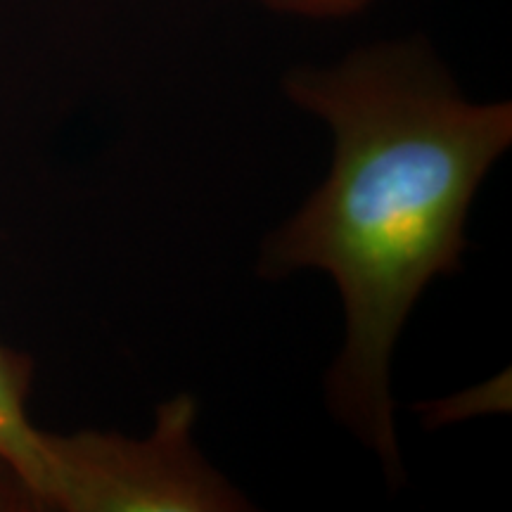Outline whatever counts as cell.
<instances>
[{
    "mask_svg": "<svg viewBox=\"0 0 512 512\" xmlns=\"http://www.w3.org/2000/svg\"><path fill=\"white\" fill-rule=\"evenodd\" d=\"M285 93L330 126L332 166L264 242L261 278L318 268L335 280L347 339L328 377L335 418L401 475L389 366L408 313L437 275L460 271L475 192L512 143L510 102L463 98L422 43L354 50L292 69Z\"/></svg>",
    "mask_w": 512,
    "mask_h": 512,
    "instance_id": "obj_1",
    "label": "cell"
},
{
    "mask_svg": "<svg viewBox=\"0 0 512 512\" xmlns=\"http://www.w3.org/2000/svg\"><path fill=\"white\" fill-rule=\"evenodd\" d=\"M197 406L188 394L157 408L145 439L114 432L48 434L50 508L69 512H221L247 501L192 441Z\"/></svg>",
    "mask_w": 512,
    "mask_h": 512,
    "instance_id": "obj_2",
    "label": "cell"
},
{
    "mask_svg": "<svg viewBox=\"0 0 512 512\" xmlns=\"http://www.w3.org/2000/svg\"><path fill=\"white\" fill-rule=\"evenodd\" d=\"M0 460L24 486L31 503L48 505L53 460L48 434L27 415V363L0 347Z\"/></svg>",
    "mask_w": 512,
    "mask_h": 512,
    "instance_id": "obj_3",
    "label": "cell"
},
{
    "mask_svg": "<svg viewBox=\"0 0 512 512\" xmlns=\"http://www.w3.org/2000/svg\"><path fill=\"white\" fill-rule=\"evenodd\" d=\"M268 8L302 17H349L368 8L373 0H261Z\"/></svg>",
    "mask_w": 512,
    "mask_h": 512,
    "instance_id": "obj_4",
    "label": "cell"
},
{
    "mask_svg": "<svg viewBox=\"0 0 512 512\" xmlns=\"http://www.w3.org/2000/svg\"><path fill=\"white\" fill-rule=\"evenodd\" d=\"M24 498V501H31L24 486L19 484V479L12 475V470L8 465L0 460V508H10L12 503Z\"/></svg>",
    "mask_w": 512,
    "mask_h": 512,
    "instance_id": "obj_5",
    "label": "cell"
}]
</instances>
